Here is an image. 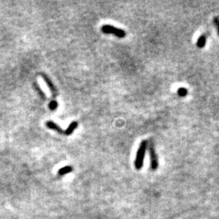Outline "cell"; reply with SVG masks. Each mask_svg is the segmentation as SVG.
<instances>
[{
  "mask_svg": "<svg viewBox=\"0 0 219 219\" xmlns=\"http://www.w3.org/2000/svg\"><path fill=\"white\" fill-rule=\"evenodd\" d=\"M177 93L180 97H185L188 94V89L185 88H180V89H178Z\"/></svg>",
  "mask_w": 219,
  "mask_h": 219,
  "instance_id": "obj_9",
  "label": "cell"
},
{
  "mask_svg": "<svg viewBox=\"0 0 219 219\" xmlns=\"http://www.w3.org/2000/svg\"><path fill=\"white\" fill-rule=\"evenodd\" d=\"M149 155H150V161H151V169L153 171H156L158 167V159L155 152L154 145L153 142L149 143Z\"/></svg>",
  "mask_w": 219,
  "mask_h": 219,
  "instance_id": "obj_3",
  "label": "cell"
},
{
  "mask_svg": "<svg viewBox=\"0 0 219 219\" xmlns=\"http://www.w3.org/2000/svg\"><path fill=\"white\" fill-rule=\"evenodd\" d=\"M42 78H43V80H44L45 83H46V84H47V86L49 87V89H51V93H52L53 96L55 98L57 96V94H58V92H57V89L56 88H55V86L54 85V84L51 80V79L49 78V77H48L46 75H45V74H42Z\"/></svg>",
  "mask_w": 219,
  "mask_h": 219,
  "instance_id": "obj_4",
  "label": "cell"
},
{
  "mask_svg": "<svg viewBox=\"0 0 219 219\" xmlns=\"http://www.w3.org/2000/svg\"><path fill=\"white\" fill-rule=\"evenodd\" d=\"M46 126H47L49 128H51V129L55 130L56 132H58L59 133H60V134L65 133V132H63V129L60 128V127H59V125H57L55 123H54L53 121H48L47 123H46Z\"/></svg>",
  "mask_w": 219,
  "mask_h": 219,
  "instance_id": "obj_5",
  "label": "cell"
},
{
  "mask_svg": "<svg viewBox=\"0 0 219 219\" xmlns=\"http://www.w3.org/2000/svg\"><path fill=\"white\" fill-rule=\"evenodd\" d=\"M72 171H73V168L72 167V166H64V167H63V168L59 169V175H63V174L70 173V172H72Z\"/></svg>",
  "mask_w": 219,
  "mask_h": 219,
  "instance_id": "obj_8",
  "label": "cell"
},
{
  "mask_svg": "<svg viewBox=\"0 0 219 219\" xmlns=\"http://www.w3.org/2000/svg\"><path fill=\"white\" fill-rule=\"evenodd\" d=\"M77 127H78V123L76 122V121H75V122H72V123L69 125V127H68V128H67V130H65V134H66V135H71V134L76 129Z\"/></svg>",
  "mask_w": 219,
  "mask_h": 219,
  "instance_id": "obj_6",
  "label": "cell"
},
{
  "mask_svg": "<svg viewBox=\"0 0 219 219\" xmlns=\"http://www.w3.org/2000/svg\"><path fill=\"white\" fill-rule=\"evenodd\" d=\"M57 107H58V102H57L56 101H51V103L49 104V108H50L51 110H56Z\"/></svg>",
  "mask_w": 219,
  "mask_h": 219,
  "instance_id": "obj_11",
  "label": "cell"
},
{
  "mask_svg": "<svg viewBox=\"0 0 219 219\" xmlns=\"http://www.w3.org/2000/svg\"><path fill=\"white\" fill-rule=\"evenodd\" d=\"M214 24L216 25L217 26V28H218V34H219V18L216 17V18H214Z\"/></svg>",
  "mask_w": 219,
  "mask_h": 219,
  "instance_id": "obj_12",
  "label": "cell"
},
{
  "mask_svg": "<svg viewBox=\"0 0 219 219\" xmlns=\"http://www.w3.org/2000/svg\"><path fill=\"white\" fill-rule=\"evenodd\" d=\"M34 87L36 88V89L37 90V92H38V93L40 94V96L42 97V98L43 99H45V93H43L42 91V89H40V87L38 86V84H36V83H34Z\"/></svg>",
  "mask_w": 219,
  "mask_h": 219,
  "instance_id": "obj_10",
  "label": "cell"
},
{
  "mask_svg": "<svg viewBox=\"0 0 219 219\" xmlns=\"http://www.w3.org/2000/svg\"><path fill=\"white\" fill-rule=\"evenodd\" d=\"M147 146H148V142L146 141H143L141 142L139 149H138L136 157L135 160V166L137 170H141L143 166L144 158H145V155Z\"/></svg>",
  "mask_w": 219,
  "mask_h": 219,
  "instance_id": "obj_1",
  "label": "cell"
},
{
  "mask_svg": "<svg viewBox=\"0 0 219 219\" xmlns=\"http://www.w3.org/2000/svg\"><path fill=\"white\" fill-rule=\"evenodd\" d=\"M101 31L103 32L104 34H114L118 37L123 38L126 36V33L124 30L121 29V28H115L114 26L110 25H105L101 27Z\"/></svg>",
  "mask_w": 219,
  "mask_h": 219,
  "instance_id": "obj_2",
  "label": "cell"
},
{
  "mask_svg": "<svg viewBox=\"0 0 219 219\" xmlns=\"http://www.w3.org/2000/svg\"><path fill=\"white\" fill-rule=\"evenodd\" d=\"M205 43H206V36L205 35H201L198 38V41L197 42V47L203 48L205 45Z\"/></svg>",
  "mask_w": 219,
  "mask_h": 219,
  "instance_id": "obj_7",
  "label": "cell"
}]
</instances>
